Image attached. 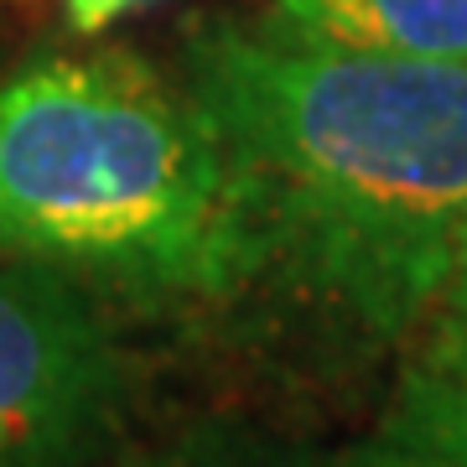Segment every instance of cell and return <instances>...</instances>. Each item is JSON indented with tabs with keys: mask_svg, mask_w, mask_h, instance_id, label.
<instances>
[{
	"mask_svg": "<svg viewBox=\"0 0 467 467\" xmlns=\"http://www.w3.org/2000/svg\"><path fill=\"white\" fill-rule=\"evenodd\" d=\"M182 84L229 150L260 285L343 348L416 343L467 239V57L317 47L198 16Z\"/></svg>",
	"mask_w": 467,
	"mask_h": 467,
	"instance_id": "1",
	"label": "cell"
},
{
	"mask_svg": "<svg viewBox=\"0 0 467 467\" xmlns=\"http://www.w3.org/2000/svg\"><path fill=\"white\" fill-rule=\"evenodd\" d=\"M115 467H467V400L400 374L374 431L291 436L244 416H202Z\"/></svg>",
	"mask_w": 467,
	"mask_h": 467,
	"instance_id": "4",
	"label": "cell"
},
{
	"mask_svg": "<svg viewBox=\"0 0 467 467\" xmlns=\"http://www.w3.org/2000/svg\"><path fill=\"white\" fill-rule=\"evenodd\" d=\"M115 306L0 260V467H109L130 410Z\"/></svg>",
	"mask_w": 467,
	"mask_h": 467,
	"instance_id": "3",
	"label": "cell"
},
{
	"mask_svg": "<svg viewBox=\"0 0 467 467\" xmlns=\"http://www.w3.org/2000/svg\"><path fill=\"white\" fill-rule=\"evenodd\" d=\"M285 36L384 57H467V0H265Z\"/></svg>",
	"mask_w": 467,
	"mask_h": 467,
	"instance_id": "5",
	"label": "cell"
},
{
	"mask_svg": "<svg viewBox=\"0 0 467 467\" xmlns=\"http://www.w3.org/2000/svg\"><path fill=\"white\" fill-rule=\"evenodd\" d=\"M405 379L436 384V389L467 400V239H462V254H457V265H451V281H447V291H441V301H436L431 322H426L420 337L410 343Z\"/></svg>",
	"mask_w": 467,
	"mask_h": 467,
	"instance_id": "6",
	"label": "cell"
},
{
	"mask_svg": "<svg viewBox=\"0 0 467 467\" xmlns=\"http://www.w3.org/2000/svg\"><path fill=\"white\" fill-rule=\"evenodd\" d=\"M150 5H161V0H57V11H63L73 36H104L115 32L119 21L150 11Z\"/></svg>",
	"mask_w": 467,
	"mask_h": 467,
	"instance_id": "7",
	"label": "cell"
},
{
	"mask_svg": "<svg viewBox=\"0 0 467 467\" xmlns=\"http://www.w3.org/2000/svg\"><path fill=\"white\" fill-rule=\"evenodd\" d=\"M0 260L146 317L254 301L244 192L182 73L99 36L0 73Z\"/></svg>",
	"mask_w": 467,
	"mask_h": 467,
	"instance_id": "2",
	"label": "cell"
}]
</instances>
